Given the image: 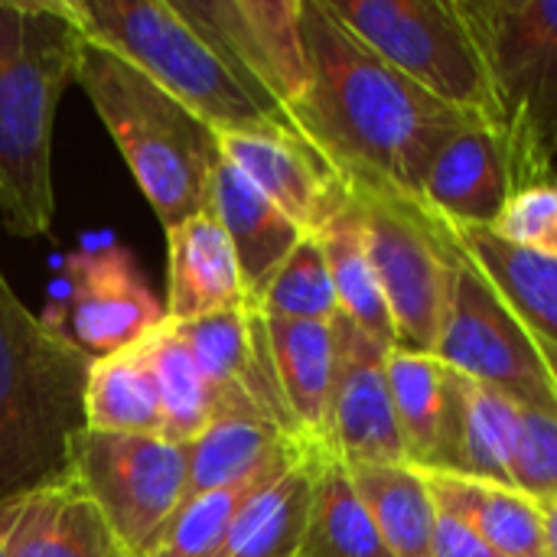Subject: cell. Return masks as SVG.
Listing matches in <instances>:
<instances>
[{"mask_svg":"<svg viewBox=\"0 0 557 557\" xmlns=\"http://www.w3.org/2000/svg\"><path fill=\"white\" fill-rule=\"evenodd\" d=\"M307 88L287 108L294 131L343 189L421 206L424 176L450 137L483 124L385 65L323 0H300ZM424 209V206H421Z\"/></svg>","mask_w":557,"mask_h":557,"instance_id":"obj_1","label":"cell"},{"mask_svg":"<svg viewBox=\"0 0 557 557\" xmlns=\"http://www.w3.org/2000/svg\"><path fill=\"white\" fill-rule=\"evenodd\" d=\"M85 46L69 0H0V212L39 238L55 215L52 131Z\"/></svg>","mask_w":557,"mask_h":557,"instance_id":"obj_2","label":"cell"},{"mask_svg":"<svg viewBox=\"0 0 557 557\" xmlns=\"http://www.w3.org/2000/svg\"><path fill=\"white\" fill-rule=\"evenodd\" d=\"M75 82L117 144L163 232L202 215L212 173L222 163L219 134L140 69L88 36Z\"/></svg>","mask_w":557,"mask_h":557,"instance_id":"obj_3","label":"cell"},{"mask_svg":"<svg viewBox=\"0 0 557 557\" xmlns=\"http://www.w3.org/2000/svg\"><path fill=\"white\" fill-rule=\"evenodd\" d=\"M82 33L127 59L219 137L297 134L170 0H69ZM300 137V134H297Z\"/></svg>","mask_w":557,"mask_h":557,"instance_id":"obj_4","label":"cell"},{"mask_svg":"<svg viewBox=\"0 0 557 557\" xmlns=\"http://www.w3.org/2000/svg\"><path fill=\"white\" fill-rule=\"evenodd\" d=\"M91 362L29 313L0 271V499L62 473L69 437L85 428Z\"/></svg>","mask_w":557,"mask_h":557,"instance_id":"obj_5","label":"cell"},{"mask_svg":"<svg viewBox=\"0 0 557 557\" xmlns=\"http://www.w3.org/2000/svg\"><path fill=\"white\" fill-rule=\"evenodd\" d=\"M516 189L557 180V0H457Z\"/></svg>","mask_w":557,"mask_h":557,"instance_id":"obj_6","label":"cell"},{"mask_svg":"<svg viewBox=\"0 0 557 557\" xmlns=\"http://www.w3.org/2000/svg\"><path fill=\"white\" fill-rule=\"evenodd\" d=\"M385 65L486 124V82L457 0H323Z\"/></svg>","mask_w":557,"mask_h":557,"instance_id":"obj_7","label":"cell"},{"mask_svg":"<svg viewBox=\"0 0 557 557\" xmlns=\"http://www.w3.org/2000/svg\"><path fill=\"white\" fill-rule=\"evenodd\" d=\"M352 199L392 310L395 349L434 356L457 277L450 232L408 199L382 193H352Z\"/></svg>","mask_w":557,"mask_h":557,"instance_id":"obj_8","label":"cell"},{"mask_svg":"<svg viewBox=\"0 0 557 557\" xmlns=\"http://www.w3.org/2000/svg\"><path fill=\"white\" fill-rule=\"evenodd\" d=\"M131 557H144L176 509L186 490V447L157 434H104L75 431L65 447V467Z\"/></svg>","mask_w":557,"mask_h":557,"instance_id":"obj_9","label":"cell"},{"mask_svg":"<svg viewBox=\"0 0 557 557\" xmlns=\"http://www.w3.org/2000/svg\"><path fill=\"white\" fill-rule=\"evenodd\" d=\"M434 356L447 369L493 385L522 405H557L535 336L460 251L454 297Z\"/></svg>","mask_w":557,"mask_h":557,"instance_id":"obj_10","label":"cell"},{"mask_svg":"<svg viewBox=\"0 0 557 557\" xmlns=\"http://www.w3.org/2000/svg\"><path fill=\"white\" fill-rule=\"evenodd\" d=\"M173 330L193 352L215 398L219 418L268 421L307 450L277 382V369L268 343V323L255 307L173 323Z\"/></svg>","mask_w":557,"mask_h":557,"instance_id":"obj_11","label":"cell"},{"mask_svg":"<svg viewBox=\"0 0 557 557\" xmlns=\"http://www.w3.org/2000/svg\"><path fill=\"white\" fill-rule=\"evenodd\" d=\"M173 7L284 114L304 95L307 46L300 0H180Z\"/></svg>","mask_w":557,"mask_h":557,"instance_id":"obj_12","label":"cell"},{"mask_svg":"<svg viewBox=\"0 0 557 557\" xmlns=\"http://www.w3.org/2000/svg\"><path fill=\"white\" fill-rule=\"evenodd\" d=\"M333 333L336 385L330 401V454L343 467L408 463L388 385L392 349L346 317L333 320Z\"/></svg>","mask_w":557,"mask_h":557,"instance_id":"obj_13","label":"cell"},{"mask_svg":"<svg viewBox=\"0 0 557 557\" xmlns=\"http://www.w3.org/2000/svg\"><path fill=\"white\" fill-rule=\"evenodd\" d=\"M166 320V307L150 294L134 255L121 245L75 255L69 264L65 323L85 356L104 359L144 343Z\"/></svg>","mask_w":557,"mask_h":557,"instance_id":"obj_14","label":"cell"},{"mask_svg":"<svg viewBox=\"0 0 557 557\" xmlns=\"http://www.w3.org/2000/svg\"><path fill=\"white\" fill-rule=\"evenodd\" d=\"M0 535L10 557H131L69 473L0 499Z\"/></svg>","mask_w":557,"mask_h":557,"instance_id":"obj_15","label":"cell"},{"mask_svg":"<svg viewBox=\"0 0 557 557\" xmlns=\"http://www.w3.org/2000/svg\"><path fill=\"white\" fill-rule=\"evenodd\" d=\"M219 147L307 235L320 232L349 199L333 170L297 134H232L219 137Z\"/></svg>","mask_w":557,"mask_h":557,"instance_id":"obj_16","label":"cell"},{"mask_svg":"<svg viewBox=\"0 0 557 557\" xmlns=\"http://www.w3.org/2000/svg\"><path fill=\"white\" fill-rule=\"evenodd\" d=\"M516 193L509 163L486 124H470L434 157L421 206L444 228H493Z\"/></svg>","mask_w":557,"mask_h":557,"instance_id":"obj_17","label":"cell"},{"mask_svg":"<svg viewBox=\"0 0 557 557\" xmlns=\"http://www.w3.org/2000/svg\"><path fill=\"white\" fill-rule=\"evenodd\" d=\"M388 385L405 460L421 473H454L457 375L437 356L392 349Z\"/></svg>","mask_w":557,"mask_h":557,"instance_id":"obj_18","label":"cell"},{"mask_svg":"<svg viewBox=\"0 0 557 557\" xmlns=\"http://www.w3.org/2000/svg\"><path fill=\"white\" fill-rule=\"evenodd\" d=\"M248 290L222 225L202 212L166 232V320L186 323L245 310Z\"/></svg>","mask_w":557,"mask_h":557,"instance_id":"obj_19","label":"cell"},{"mask_svg":"<svg viewBox=\"0 0 557 557\" xmlns=\"http://www.w3.org/2000/svg\"><path fill=\"white\" fill-rule=\"evenodd\" d=\"M206 212L222 225L228 235L238 271L248 290V304L255 307L274 271L287 261V255L300 245L307 232H300L238 166L225 157L212 173L209 183V206Z\"/></svg>","mask_w":557,"mask_h":557,"instance_id":"obj_20","label":"cell"},{"mask_svg":"<svg viewBox=\"0 0 557 557\" xmlns=\"http://www.w3.org/2000/svg\"><path fill=\"white\" fill-rule=\"evenodd\" d=\"M268 323L271 359L281 392L297 421V431L310 454H330V401L336 385V333L333 323L274 320Z\"/></svg>","mask_w":557,"mask_h":557,"instance_id":"obj_21","label":"cell"},{"mask_svg":"<svg viewBox=\"0 0 557 557\" xmlns=\"http://www.w3.org/2000/svg\"><path fill=\"white\" fill-rule=\"evenodd\" d=\"M300 444L281 434L268 421L248 418H215L193 444H186V490L183 503L228 490L268 473L290 470L294 463L307 460Z\"/></svg>","mask_w":557,"mask_h":557,"instance_id":"obj_22","label":"cell"},{"mask_svg":"<svg viewBox=\"0 0 557 557\" xmlns=\"http://www.w3.org/2000/svg\"><path fill=\"white\" fill-rule=\"evenodd\" d=\"M454 248L480 268L522 326L557 346V261L522 251L490 228H447Z\"/></svg>","mask_w":557,"mask_h":557,"instance_id":"obj_23","label":"cell"},{"mask_svg":"<svg viewBox=\"0 0 557 557\" xmlns=\"http://www.w3.org/2000/svg\"><path fill=\"white\" fill-rule=\"evenodd\" d=\"M441 509L463 519L503 557H545L542 506L525 493L457 473H424Z\"/></svg>","mask_w":557,"mask_h":557,"instance_id":"obj_24","label":"cell"},{"mask_svg":"<svg viewBox=\"0 0 557 557\" xmlns=\"http://www.w3.org/2000/svg\"><path fill=\"white\" fill-rule=\"evenodd\" d=\"M330 277H333V290L339 300V317H346L349 323H356L362 333H369L372 339H379L382 346L395 349V323H392V310L379 281V271L372 264L369 255V242H366V225H362V212L356 206V199L349 196L320 232H313Z\"/></svg>","mask_w":557,"mask_h":557,"instance_id":"obj_25","label":"cell"},{"mask_svg":"<svg viewBox=\"0 0 557 557\" xmlns=\"http://www.w3.org/2000/svg\"><path fill=\"white\" fill-rule=\"evenodd\" d=\"M457 375V447L454 473L512 486L522 405L506 392ZM516 490V486H512Z\"/></svg>","mask_w":557,"mask_h":557,"instance_id":"obj_26","label":"cell"},{"mask_svg":"<svg viewBox=\"0 0 557 557\" xmlns=\"http://www.w3.org/2000/svg\"><path fill=\"white\" fill-rule=\"evenodd\" d=\"M385 548L395 557H431L437 503L428 476L411 463L346 467Z\"/></svg>","mask_w":557,"mask_h":557,"instance_id":"obj_27","label":"cell"},{"mask_svg":"<svg viewBox=\"0 0 557 557\" xmlns=\"http://www.w3.org/2000/svg\"><path fill=\"white\" fill-rule=\"evenodd\" d=\"M297 557H395L356 493L349 470L336 457H323L313 467L310 509Z\"/></svg>","mask_w":557,"mask_h":557,"instance_id":"obj_28","label":"cell"},{"mask_svg":"<svg viewBox=\"0 0 557 557\" xmlns=\"http://www.w3.org/2000/svg\"><path fill=\"white\" fill-rule=\"evenodd\" d=\"M85 428L163 437V408L144 343L91 362L85 382Z\"/></svg>","mask_w":557,"mask_h":557,"instance_id":"obj_29","label":"cell"},{"mask_svg":"<svg viewBox=\"0 0 557 557\" xmlns=\"http://www.w3.org/2000/svg\"><path fill=\"white\" fill-rule=\"evenodd\" d=\"M317 460L323 457H307L294 463L287 473L251 496V503L232 525L222 557H297Z\"/></svg>","mask_w":557,"mask_h":557,"instance_id":"obj_30","label":"cell"},{"mask_svg":"<svg viewBox=\"0 0 557 557\" xmlns=\"http://www.w3.org/2000/svg\"><path fill=\"white\" fill-rule=\"evenodd\" d=\"M144 352L163 408V437L186 447L219 418L215 398L170 320L144 339Z\"/></svg>","mask_w":557,"mask_h":557,"instance_id":"obj_31","label":"cell"},{"mask_svg":"<svg viewBox=\"0 0 557 557\" xmlns=\"http://www.w3.org/2000/svg\"><path fill=\"white\" fill-rule=\"evenodd\" d=\"M287 473V470H281ZM281 473H268L228 490H215L206 496H196L189 503H183L176 509V516L170 519V525L163 529V535L157 539V545L144 557H222L232 525L242 516V509L251 503V496L258 490H264L268 483H274Z\"/></svg>","mask_w":557,"mask_h":557,"instance_id":"obj_32","label":"cell"},{"mask_svg":"<svg viewBox=\"0 0 557 557\" xmlns=\"http://www.w3.org/2000/svg\"><path fill=\"white\" fill-rule=\"evenodd\" d=\"M255 310L261 317L307 323H333L339 317V300L317 235L300 238V245L287 255V261L261 290Z\"/></svg>","mask_w":557,"mask_h":557,"instance_id":"obj_33","label":"cell"},{"mask_svg":"<svg viewBox=\"0 0 557 557\" xmlns=\"http://www.w3.org/2000/svg\"><path fill=\"white\" fill-rule=\"evenodd\" d=\"M512 486L539 506L557 503V405H522Z\"/></svg>","mask_w":557,"mask_h":557,"instance_id":"obj_34","label":"cell"},{"mask_svg":"<svg viewBox=\"0 0 557 557\" xmlns=\"http://www.w3.org/2000/svg\"><path fill=\"white\" fill-rule=\"evenodd\" d=\"M490 232L522 251L557 261V180L516 189Z\"/></svg>","mask_w":557,"mask_h":557,"instance_id":"obj_35","label":"cell"},{"mask_svg":"<svg viewBox=\"0 0 557 557\" xmlns=\"http://www.w3.org/2000/svg\"><path fill=\"white\" fill-rule=\"evenodd\" d=\"M431 557H503L490 548L463 519L450 516L437 506V525H434V552Z\"/></svg>","mask_w":557,"mask_h":557,"instance_id":"obj_36","label":"cell"},{"mask_svg":"<svg viewBox=\"0 0 557 557\" xmlns=\"http://www.w3.org/2000/svg\"><path fill=\"white\" fill-rule=\"evenodd\" d=\"M545 519V557H557V503H542Z\"/></svg>","mask_w":557,"mask_h":557,"instance_id":"obj_37","label":"cell"},{"mask_svg":"<svg viewBox=\"0 0 557 557\" xmlns=\"http://www.w3.org/2000/svg\"><path fill=\"white\" fill-rule=\"evenodd\" d=\"M532 336H535V333H532ZM535 346H539V352H542V362H545V369H548V379H552L557 395V346L555 343H548V339H542V336H535Z\"/></svg>","mask_w":557,"mask_h":557,"instance_id":"obj_38","label":"cell"},{"mask_svg":"<svg viewBox=\"0 0 557 557\" xmlns=\"http://www.w3.org/2000/svg\"><path fill=\"white\" fill-rule=\"evenodd\" d=\"M0 557H10L7 555V548H3V535H0Z\"/></svg>","mask_w":557,"mask_h":557,"instance_id":"obj_39","label":"cell"}]
</instances>
